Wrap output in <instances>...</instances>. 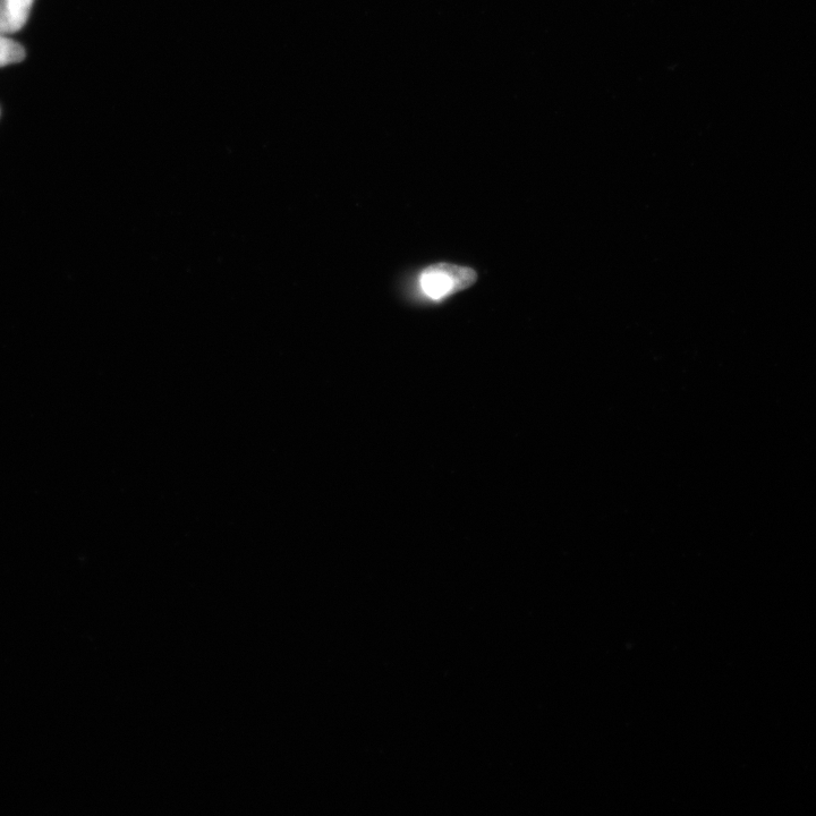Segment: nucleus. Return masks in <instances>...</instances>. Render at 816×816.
I'll list each match as a JSON object with an SVG mask.
<instances>
[{
  "label": "nucleus",
  "mask_w": 816,
  "mask_h": 816,
  "mask_svg": "<svg viewBox=\"0 0 816 816\" xmlns=\"http://www.w3.org/2000/svg\"><path fill=\"white\" fill-rule=\"evenodd\" d=\"M476 280L478 274L474 269L442 262L424 269L419 277V284L428 299L439 302L465 291Z\"/></svg>",
  "instance_id": "nucleus-1"
},
{
  "label": "nucleus",
  "mask_w": 816,
  "mask_h": 816,
  "mask_svg": "<svg viewBox=\"0 0 816 816\" xmlns=\"http://www.w3.org/2000/svg\"><path fill=\"white\" fill-rule=\"evenodd\" d=\"M34 0H0V33L20 31L28 22Z\"/></svg>",
  "instance_id": "nucleus-2"
},
{
  "label": "nucleus",
  "mask_w": 816,
  "mask_h": 816,
  "mask_svg": "<svg viewBox=\"0 0 816 816\" xmlns=\"http://www.w3.org/2000/svg\"><path fill=\"white\" fill-rule=\"evenodd\" d=\"M7 36L8 34L0 33V67L21 63L27 56L19 42Z\"/></svg>",
  "instance_id": "nucleus-3"
}]
</instances>
